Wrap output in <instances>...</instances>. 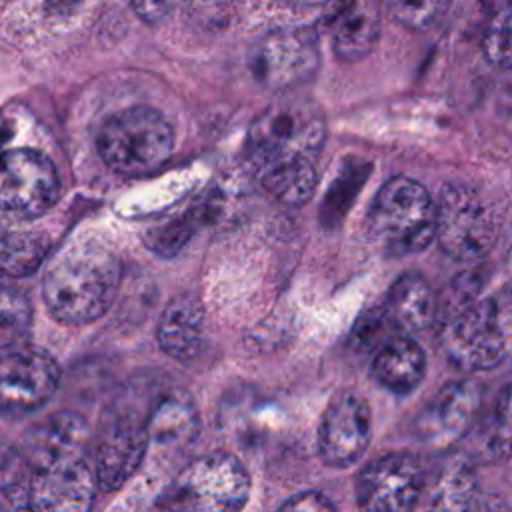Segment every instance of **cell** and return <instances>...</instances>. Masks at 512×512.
I'll use <instances>...</instances> for the list:
<instances>
[{
    "instance_id": "cell-1",
    "label": "cell",
    "mask_w": 512,
    "mask_h": 512,
    "mask_svg": "<svg viewBox=\"0 0 512 512\" xmlns=\"http://www.w3.org/2000/svg\"><path fill=\"white\" fill-rule=\"evenodd\" d=\"M118 254L100 240H76L60 250L44 274L42 292L50 314L70 326L100 318L120 284Z\"/></svg>"
},
{
    "instance_id": "cell-2",
    "label": "cell",
    "mask_w": 512,
    "mask_h": 512,
    "mask_svg": "<svg viewBox=\"0 0 512 512\" xmlns=\"http://www.w3.org/2000/svg\"><path fill=\"white\" fill-rule=\"evenodd\" d=\"M438 338L446 358L466 372L494 368L508 350L512 304L460 290L438 312Z\"/></svg>"
},
{
    "instance_id": "cell-3",
    "label": "cell",
    "mask_w": 512,
    "mask_h": 512,
    "mask_svg": "<svg viewBox=\"0 0 512 512\" xmlns=\"http://www.w3.org/2000/svg\"><path fill=\"white\" fill-rule=\"evenodd\" d=\"M250 492L244 466L226 452L190 460L136 512H240Z\"/></svg>"
},
{
    "instance_id": "cell-4",
    "label": "cell",
    "mask_w": 512,
    "mask_h": 512,
    "mask_svg": "<svg viewBox=\"0 0 512 512\" xmlns=\"http://www.w3.org/2000/svg\"><path fill=\"white\" fill-rule=\"evenodd\" d=\"M324 138L326 120L320 106L306 98H282L252 122L248 160L254 170L276 162H314Z\"/></svg>"
},
{
    "instance_id": "cell-5",
    "label": "cell",
    "mask_w": 512,
    "mask_h": 512,
    "mask_svg": "<svg viewBox=\"0 0 512 512\" xmlns=\"http://www.w3.org/2000/svg\"><path fill=\"white\" fill-rule=\"evenodd\" d=\"M368 232L392 256L422 252L436 238V202L420 182L394 176L372 200Z\"/></svg>"
},
{
    "instance_id": "cell-6",
    "label": "cell",
    "mask_w": 512,
    "mask_h": 512,
    "mask_svg": "<svg viewBox=\"0 0 512 512\" xmlns=\"http://www.w3.org/2000/svg\"><path fill=\"white\" fill-rule=\"evenodd\" d=\"M96 150L114 172L144 176L166 164L174 150V134L160 112L132 106L112 114L100 126Z\"/></svg>"
},
{
    "instance_id": "cell-7",
    "label": "cell",
    "mask_w": 512,
    "mask_h": 512,
    "mask_svg": "<svg viewBox=\"0 0 512 512\" xmlns=\"http://www.w3.org/2000/svg\"><path fill=\"white\" fill-rule=\"evenodd\" d=\"M148 410L150 404L144 410L130 404H116L106 410L90 458L100 490L120 488L140 468L150 444Z\"/></svg>"
},
{
    "instance_id": "cell-8",
    "label": "cell",
    "mask_w": 512,
    "mask_h": 512,
    "mask_svg": "<svg viewBox=\"0 0 512 512\" xmlns=\"http://www.w3.org/2000/svg\"><path fill=\"white\" fill-rule=\"evenodd\" d=\"M436 240L458 262H474L496 242V220L488 204L470 188L448 184L436 200Z\"/></svg>"
},
{
    "instance_id": "cell-9",
    "label": "cell",
    "mask_w": 512,
    "mask_h": 512,
    "mask_svg": "<svg viewBox=\"0 0 512 512\" xmlns=\"http://www.w3.org/2000/svg\"><path fill=\"white\" fill-rule=\"evenodd\" d=\"M320 64L316 34L308 28H282L262 36L250 52V70L268 90L286 92L308 82Z\"/></svg>"
},
{
    "instance_id": "cell-10",
    "label": "cell",
    "mask_w": 512,
    "mask_h": 512,
    "mask_svg": "<svg viewBox=\"0 0 512 512\" xmlns=\"http://www.w3.org/2000/svg\"><path fill=\"white\" fill-rule=\"evenodd\" d=\"M60 182L52 162L30 148H14L2 160L0 200L4 214L32 220L48 212L58 200Z\"/></svg>"
},
{
    "instance_id": "cell-11",
    "label": "cell",
    "mask_w": 512,
    "mask_h": 512,
    "mask_svg": "<svg viewBox=\"0 0 512 512\" xmlns=\"http://www.w3.org/2000/svg\"><path fill=\"white\" fill-rule=\"evenodd\" d=\"M372 438L368 402L354 390L336 392L318 426V454L334 468H348L362 458Z\"/></svg>"
},
{
    "instance_id": "cell-12",
    "label": "cell",
    "mask_w": 512,
    "mask_h": 512,
    "mask_svg": "<svg viewBox=\"0 0 512 512\" xmlns=\"http://www.w3.org/2000/svg\"><path fill=\"white\" fill-rule=\"evenodd\" d=\"M424 486L420 462L410 454H386L370 462L358 476L360 512H414Z\"/></svg>"
},
{
    "instance_id": "cell-13",
    "label": "cell",
    "mask_w": 512,
    "mask_h": 512,
    "mask_svg": "<svg viewBox=\"0 0 512 512\" xmlns=\"http://www.w3.org/2000/svg\"><path fill=\"white\" fill-rule=\"evenodd\" d=\"M60 368L52 356L30 346L2 354L0 402L4 416H24L52 398L58 388Z\"/></svg>"
},
{
    "instance_id": "cell-14",
    "label": "cell",
    "mask_w": 512,
    "mask_h": 512,
    "mask_svg": "<svg viewBox=\"0 0 512 512\" xmlns=\"http://www.w3.org/2000/svg\"><path fill=\"white\" fill-rule=\"evenodd\" d=\"M96 488L98 480L88 454L30 468V500L36 512H90Z\"/></svg>"
},
{
    "instance_id": "cell-15",
    "label": "cell",
    "mask_w": 512,
    "mask_h": 512,
    "mask_svg": "<svg viewBox=\"0 0 512 512\" xmlns=\"http://www.w3.org/2000/svg\"><path fill=\"white\" fill-rule=\"evenodd\" d=\"M482 404V388L474 380H458L446 384L426 406L418 420L420 434L426 442L450 444L464 436Z\"/></svg>"
},
{
    "instance_id": "cell-16",
    "label": "cell",
    "mask_w": 512,
    "mask_h": 512,
    "mask_svg": "<svg viewBox=\"0 0 512 512\" xmlns=\"http://www.w3.org/2000/svg\"><path fill=\"white\" fill-rule=\"evenodd\" d=\"M90 430L82 416L56 412L36 424L22 442V456L30 468L68 456H86Z\"/></svg>"
},
{
    "instance_id": "cell-17",
    "label": "cell",
    "mask_w": 512,
    "mask_h": 512,
    "mask_svg": "<svg viewBox=\"0 0 512 512\" xmlns=\"http://www.w3.org/2000/svg\"><path fill=\"white\" fill-rule=\"evenodd\" d=\"M158 344L178 362L198 356L204 336V308L192 294L172 298L158 320Z\"/></svg>"
},
{
    "instance_id": "cell-18",
    "label": "cell",
    "mask_w": 512,
    "mask_h": 512,
    "mask_svg": "<svg viewBox=\"0 0 512 512\" xmlns=\"http://www.w3.org/2000/svg\"><path fill=\"white\" fill-rule=\"evenodd\" d=\"M384 310L404 332H422L438 322V298L422 274L406 272L388 290Z\"/></svg>"
},
{
    "instance_id": "cell-19",
    "label": "cell",
    "mask_w": 512,
    "mask_h": 512,
    "mask_svg": "<svg viewBox=\"0 0 512 512\" xmlns=\"http://www.w3.org/2000/svg\"><path fill=\"white\" fill-rule=\"evenodd\" d=\"M424 372V350L408 334H398L384 342L372 360L374 380L396 394L412 392L422 382Z\"/></svg>"
},
{
    "instance_id": "cell-20",
    "label": "cell",
    "mask_w": 512,
    "mask_h": 512,
    "mask_svg": "<svg viewBox=\"0 0 512 512\" xmlns=\"http://www.w3.org/2000/svg\"><path fill=\"white\" fill-rule=\"evenodd\" d=\"M146 426L150 442L158 446L186 444L194 440L200 428L196 404L184 390L164 392L150 404Z\"/></svg>"
},
{
    "instance_id": "cell-21",
    "label": "cell",
    "mask_w": 512,
    "mask_h": 512,
    "mask_svg": "<svg viewBox=\"0 0 512 512\" xmlns=\"http://www.w3.org/2000/svg\"><path fill=\"white\" fill-rule=\"evenodd\" d=\"M478 492V476L468 456H448L428 488L430 512H470Z\"/></svg>"
},
{
    "instance_id": "cell-22",
    "label": "cell",
    "mask_w": 512,
    "mask_h": 512,
    "mask_svg": "<svg viewBox=\"0 0 512 512\" xmlns=\"http://www.w3.org/2000/svg\"><path fill=\"white\" fill-rule=\"evenodd\" d=\"M380 32V18L368 0L350 2L332 28L334 54L344 62H356L372 52Z\"/></svg>"
},
{
    "instance_id": "cell-23",
    "label": "cell",
    "mask_w": 512,
    "mask_h": 512,
    "mask_svg": "<svg viewBox=\"0 0 512 512\" xmlns=\"http://www.w3.org/2000/svg\"><path fill=\"white\" fill-rule=\"evenodd\" d=\"M254 172L266 192L288 206L306 204L316 190V166L312 160L266 164Z\"/></svg>"
},
{
    "instance_id": "cell-24",
    "label": "cell",
    "mask_w": 512,
    "mask_h": 512,
    "mask_svg": "<svg viewBox=\"0 0 512 512\" xmlns=\"http://www.w3.org/2000/svg\"><path fill=\"white\" fill-rule=\"evenodd\" d=\"M50 238L40 232H4L2 236V272L10 278L32 274L48 256Z\"/></svg>"
},
{
    "instance_id": "cell-25",
    "label": "cell",
    "mask_w": 512,
    "mask_h": 512,
    "mask_svg": "<svg viewBox=\"0 0 512 512\" xmlns=\"http://www.w3.org/2000/svg\"><path fill=\"white\" fill-rule=\"evenodd\" d=\"M32 324V306L18 288L4 286L0 294V346L2 354L26 346Z\"/></svg>"
},
{
    "instance_id": "cell-26",
    "label": "cell",
    "mask_w": 512,
    "mask_h": 512,
    "mask_svg": "<svg viewBox=\"0 0 512 512\" xmlns=\"http://www.w3.org/2000/svg\"><path fill=\"white\" fill-rule=\"evenodd\" d=\"M0 512H36L30 500V468L20 450H8L2 458Z\"/></svg>"
},
{
    "instance_id": "cell-27",
    "label": "cell",
    "mask_w": 512,
    "mask_h": 512,
    "mask_svg": "<svg viewBox=\"0 0 512 512\" xmlns=\"http://www.w3.org/2000/svg\"><path fill=\"white\" fill-rule=\"evenodd\" d=\"M482 444L486 454L506 458L512 454V382L502 388L494 412L484 428Z\"/></svg>"
},
{
    "instance_id": "cell-28",
    "label": "cell",
    "mask_w": 512,
    "mask_h": 512,
    "mask_svg": "<svg viewBox=\"0 0 512 512\" xmlns=\"http://www.w3.org/2000/svg\"><path fill=\"white\" fill-rule=\"evenodd\" d=\"M486 58L502 68L512 66V4L494 8L482 36Z\"/></svg>"
},
{
    "instance_id": "cell-29",
    "label": "cell",
    "mask_w": 512,
    "mask_h": 512,
    "mask_svg": "<svg viewBox=\"0 0 512 512\" xmlns=\"http://www.w3.org/2000/svg\"><path fill=\"white\" fill-rule=\"evenodd\" d=\"M196 214H200V210H196L194 214L190 212V214L172 218L168 222H162L156 228H150L144 236L150 250H154L156 254H162V256L176 254L184 246V242L190 238V234L194 230V220L198 218Z\"/></svg>"
},
{
    "instance_id": "cell-30",
    "label": "cell",
    "mask_w": 512,
    "mask_h": 512,
    "mask_svg": "<svg viewBox=\"0 0 512 512\" xmlns=\"http://www.w3.org/2000/svg\"><path fill=\"white\" fill-rule=\"evenodd\" d=\"M448 0H388V10L402 26L424 30L438 20Z\"/></svg>"
},
{
    "instance_id": "cell-31",
    "label": "cell",
    "mask_w": 512,
    "mask_h": 512,
    "mask_svg": "<svg viewBox=\"0 0 512 512\" xmlns=\"http://www.w3.org/2000/svg\"><path fill=\"white\" fill-rule=\"evenodd\" d=\"M402 334L396 324L392 322V318L388 316V312L384 310V306L372 308L368 310L354 326L352 338L358 346L362 348H380L384 342H388L390 338Z\"/></svg>"
},
{
    "instance_id": "cell-32",
    "label": "cell",
    "mask_w": 512,
    "mask_h": 512,
    "mask_svg": "<svg viewBox=\"0 0 512 512\" xmlns=\"http://www.w3.org/2000/svg\"><path fill=\"white\" fill-rule=\"evenodd\" d=\"M278 512H336V510H334V504L322 492L306 490L290 496L278 508Z\"/></svg>"
},
{
    "instance_id": "cell-33",
    "label": "cell",
    "mask_w": 512,
    "mask_h": 512,
    "mask_svg": "<svg viewBox=\"0 0 512 512\" xmlns=\"http://www.w3.org/2000/svg\"><path fill=\"white\" fill-rule=\"evenodd\" d=\"M174 0H132L134 12L144 20V22H160L172 8Z\"/></svg>"
},
{
    "instance_id": "cell-34",
    "label": "cell",
    "mask_w": 512,
    "mask_h": 512,
    "mask_svg": "<svg viewBox=\"0 0 512 512\" xmlns=\"http://www.w3.org/2000/svg\"><path fill=\"white\" fill-rule=\"evenodd\" d=\"M76 2H78V0H48V6H50L52 10H62V8L66 10L68 4H76Z\"/></svg>"
},
{
    "instance_id": "cell-35",
    "label": "cell",
    "mask_w": 512,
    "mask_h": 512,
    "mask_svg": "<svg viewBox=\"0 0 512 512\" xmlns=\"http://www.w3.org/2000/svg\"><path fill=\"white\" fill-rule=\"evenodd\" d=\"M292 2L306 4V6H316V4H324V2H328V0H292Z\"/></svg>"
}]
</instances>
